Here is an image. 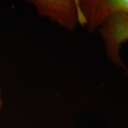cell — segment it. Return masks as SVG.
<instances>
[{
  "label": "cell",
  "mask_w": 128,
  "mask_h": 128,
  "mask_svg": "<svg viewBox=\"0 0 128 128\" xmlns=\"http://www.w3.org/2000/svg\"><path fill=\"white\" fill-rule=\"evenodd\" d=\"M76 3L79 24L87 26L90 32L100 26L110 15H128V0H82Z\"/></svg>",
  "instance_id": "obj_1"
},
{
  "label": "cell",
  "mask_w": 128,
  "mask_h": 128,
  "mask_svg": "<svg viewBox=\"0 0 128 128\" xmlns=\"http://www.w3.org/2000/svg\"><path fill=\"white\" fill-rule=\"evenodd\" d=\"M100 27V32L109 58L114 64L125 68L120 56V50L121 44L128 41V15H110Z\"/></svg>",
  "instance_id": "obj_2"
},
{
  "label": "cell",
  "mask_w": 128,
  "mask_h": 128,
  "mask_svg": "<svg viewBox=\"0 0 128 128\" xmlns=\"http://www.w3.org/2000/svg\"><path fill=\"white\" fill-rule=\"evenodd\" d=\"M38 14L56 22L68 29H73L78 22L76 1H31Z\"/></svg>",
  "instance_id": "obj_3"
},
{
  "label": "cell",
  "mask_w": 128,
  "mask_h": 128,
  "mask_svg": "<svg viewBox=\"0 0 128 128\" xmlns=\"http://www.w3.org/2000/svg\"><path fill=\"white\" fill-rule=\"evenodd\" d=\"M2 104H3V101H2V89L0 87V109L2 107Z\"/></svg>",
  "instance_id": "obj_4"
}]
</instances>
